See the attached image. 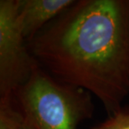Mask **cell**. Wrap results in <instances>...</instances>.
<instances>
[{"mask_svg": "<svg viewBox=\"0 0 129 129\" xmlns=\"http://www.w3.org/2000/svg\"><path fill=\"white\" fill-rule=\"evenodd\" d=\"M28 43L55 79L97 97L107 115L129 96V0H75Z\"/></svg>", "mask_w": 129, "mask_h": 129, "instance_id": "obj_1", "label": "cell"}, {"mask_svg": "<svg viewBox=\"0 0 129 129\" xmlns=\"http://www.w3.org/2000/svg\"><path fill=\"white\" fill-rule=\"evenodd\" d=\"M14 97L35 129H77L94 114L91 93L55 79L40 64Z\"/></svg>", "mask_w": 129, "mask_h": 129, "instance_id": "obj_2", "label": "cell"}, {"mask_svg": "<svg viewBox=\"0 0 129 129\" xmlns=\"http://www.w3.org/2000/svg\"><path fill=\"white\" fill-rule=\"evenodd\" d=\"M17 11L18 0L0 1V102H12L39 64L19 28Z\"/></svg>", "mask_w": 129, "mask_h": 129, "instance_id": "obj_3", "label": "cell"}, {"mask_svg": "<svg viewBox=\"0 0 129 129\" xmlns=\"http://www.w3.org/2000/svg\"><path fill=\"white\" fill-rule=\"evenodd\" d=\"M74 2L75 0H18L17 19L27 42Z\"/></svg>", "mask_w": 129, "mask_h": 129, "instance_id": "obj_4", "label": "cell"}, {"mask_svg": "<svg viewBox=\"0 0 129 129\" xmlns=\"http://www.w3.org/2000/svg\"><path fill=\"white\" fill-rule=\"evenodd\" d=\"M0 129H35L12 102H0Z\"/></svg>", "mask_w": 129, "mask_h": 129, "instance_id": "obj_5", "label": "cell"}, {"mask_svg": "<svg viewBox=\"0 0 129 129\" xmlns=\"http://www.w3.org/2000/svg\"><path fill=\"white\" fill-rule=\"evenodd\" d=\"M93 129H129V109L118 110L98 123Z\"/></svg>", "mask_w": 129, "mask_h": 129, "instance_id": "obj_6", "label": "cell"}]
</instances>
